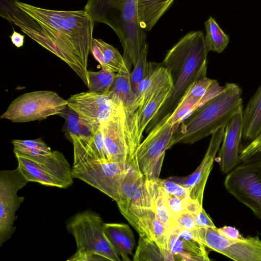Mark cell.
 <instances>
[{"instance_id":"obj_1","label":"cell","mask_w":261,"mask_h":261,"mask_svg":"<svg viewBox=\"0 0 261 261\" xmlns=\"http://www.w3.org/2000/svg\"><path fill=\"white\" fill-rule=\"evenodd\" d=\"M203 33L192 31L182 37L167 53L163 63L173 82L171 93L146 127V132L171 114L185 91L197 80L206 76L208 53Z\"/></svg>"},{"instance_id":"obj_2","label":"cell","mask_w":261,"mask_h":261,"mask_svg":"<svg viewBox=\"0 0 261 261\" xmlns=\"http://www.w3.org/2000/svg\"><path fill=\"white\" fill-rule=\"evenodd\" d=\"M223 90L184 119L174 133L168 146L193 144L212 135L226 126L243 106L242 90L232 83H227Z\"/></svg>"},{"instance_id":"obj_3","label":"cell","mask_w":261,"mask_h":261,"mask_svg":"<svg viewBox=\"0 0 261 261\" xmlns=\"http://www.w3.org/2000/svg\"><path fill=\"white\" fill-rule=\"evenodd\" d=\"M16 5L39 24L58 31L66 37L87 65L93 38L94 21L87 11L46 9L18 1Z\"/></svg>"},{"instance_id":"obj_4","label":"cell","mask_w":261,"mask_h":261,"mask_svg":"<svg viewBox=\"0 0 261 261\" xmlns=\"http://www.w3.org/2000/svg\"><path fill=\"white\" fill-rule=\"evenodd\" d=\"M104 223L100 216L90 210L71 217L66 228L74 238L76 251L67 260H121L105 236Z\"/></svg>"},{"instance_id":"obj_5","label":"cell","mask_w":261,"mask_h":261,"mask_svg":"<svg viewBox=\"0 0 261 261\" xmlns=\"http://www.w3.org/2000/svg\"><path fill=\"white\" fill-rule=\"evenodd\" d=\"M109 162L124 164L137 169L136 150L142 138L139 132L137 112L118 106L110 118L101 123Z\"/></svg>"},{"instance_id":"obj_6","label":"cell","mask_w":261,"mask_h":261,"mask_svg":"<svg viewBox=\"0 0 261 261\" xmlns=\"http://www.w3.org/2000/svg\"><path fill=\"white\" fill-rule=\"evenodd\" d=\"M103 23L119 37L128 68L131 64L134 67L146 39L145 31L139 22L138 0H111Z\"/></svg>"},{"instance_id":"obj_7","label":"cell","mask_w":261,"mask_h":261,"mask_svg":"<svg viewBox=\"0 0 261 261\" xmlns=\"http://www.w3.org/2000/svg\"><path fill=\"white\" fill-rule=\"evenodd\" d=\"M15 154L18 168L29 182L59 188H67L73 182L72 168L59 151L36 156Z\"/></svg>"},{"instance_id":"obj_8","label":"cell","mask_w":261,"mask_h":261,"mask_svg":"<svg viewBox=\"0 0 261 261\" xmlns=\"http://www.w3.org/2000/svg\"><path fill=\"white\" fill-rule=\"evenodd\" d=\"M67 103L54 91L27 92L14 99L0 118L17 123L41 121L59 114L67 107Z\"/></svg>"},{"instance_id":"obj_9","label":"cell","mask_w":261,"mask_h":261,"mask_svg":"<svg viewBox=\"0 0 261 261\" xmlns=\"http://www.w3.org/2000/svg\"><path fill=\"white\" fill-rule=\"evenodd\" d=\"M170 114L166 115L153 127L136 150L137 169L147 181L159 178L165 151L178 127L167 123Z\"/></svg>"},{"instance_id":"obj_10","label":"cell","mask_w":261,"mask_h":261,"mask_svg":"<svg viewBox=\"0 0 261 261\" xmlns=\"http://www.w3.org/2000/svg\"><path fill=\"white\" fill-rule=\"evenodd\" d=\"M226 191L261 220V161L241 163L228 173Z\"/></svg>"},{"instance_id":"obj_11","label":"cell","mask_w":261,"mask_h":261,"mask_svg":"<svg viewBox=\"0 0 261 261\" xmlns=\"http://www.w3.org/2000/svg\"><path fill=\"white\" fill-rule=\"evenodd\" d=\"M128 166L98 160H86L73 164V178L81 179L99 190L116 203L120 201V188Z\"/></svg>"},{"instance_id":"obj_12","label":"cell","mask_w":261,"mask_h":261,"mask_svg":"<svg viewBox=\"0 0 261 261\" xmlns=\"http://www.w3.org/2000/svg\"><path fill=\"white\" fill-rule=\"evenodd\" d=\"M193 232L205 246L234 260L261 261V240L257 236L232 238L216 227H199Z\"/></svg>"},{"instance_id":"obj_13","label":"cell","mask_w":261,"mask_h":261,"mask_svg":"<svg viewBox=\"0 0 261 261\" xmlns=\"http://www.w3.org/2000/svg\"><path fill=\"white\" fill-rule=\"evenodd\" d=\"M28 182L18 167L0 171V246L15 230V213L24 200V197L18 195V191Z\"/></svg>"},{"instance_id":"obj_14","label":"cell","mask_w":261,"mask_h":261,"mask_svg":"<svg viewBox=\"0 0 261 261\" xmlns=\"http://www.w3.org/2000/svg\"><path fill=\"white\" fill-rule=\"evenodd\" d=\"M40 24L34 29L21 25L18 27L25 34L65 62L88 86L87 65L70 40L58 31Z\"/></svg>"},{"instance_id":"obj_15","label":"cell","mask_w":261,"mask_h":261,"mask_svg":"<svg viewBox=\"0 0 261 261\" xmlns=\"http://www.w3.org/2000/svg\"><path fill=\"white\" fill-rule=\"evenodd\" d=\"M118 206L139 236H145L154 241L163 251L166 260H174L169 248L168 230L158 219L153 208L122 205Z\"/></svg>"},{"instance_id":"obj_16","label":"cell","mask_w":261,"mask_h":261,"mask_svg":"<svg viewBox=\"0 0 261 261\" xmlns=\"http://www.w3.org/2000/svg\"><path fill=\"white\" fill-rule=\"evenodd\" d=\"M224 88L225 86H220L217 81L206 76L197 80L185 91L167 118V123L178 126L184 119L221 93Z\"/></svg>"},{"instance_id":"obj_17","label":"cell","mask_w":261,"mask_h":261,"mask_svg":"<svg viewBox=\"0 0 261 261\" xmlns=\"http://www.w3.org/2000/svg\"><path fill=\"white\" fill-rule=\"evenodd\" d=\"M222 127L212 135L211 139L200 164L190 175L187 176H171L168 179L188 189L191 200L202 205L205 187L213 168L216 154L222 143L225 131Z\"/></svg>"},{"instance_id":"obj_18","label":"cell","mask_w":261,"mask_h":261,"mask_svg":"<svg viewBox=\"0 0 261 261\" xmlns=\"http://www.w3.org/2000/svg\"><path fill=\"white\" fill-rule=\"evenodd\" d=\"M67 100L69 108L97 124L107 121L119 106L113 102L109 91L107 93L82 92L71 95Z\"/></svg>"},{"instance_id":"obj_19","label":"cell","mask_w":261,"mask_h":261,"mask_svg":"<svg viewBox=\"0 0 261 261\" xmlns=\"http://www.w3.org/2000/svg\"><path fill=\"white\" fill-rule=\"evenodd\" d=\"M243 110L242 108L239 110L225 127L218 156V164L223 174H227L241 163L240 152L243 133Z\"/></svg>"},{"instance_id":"obj_20","label":"cell","mask_w":261,"mask_h":261,"mask_svg":"<svg viewBox=\"0 0 261 261\" xmlns=\"http://www.w3.org/2000/svg\"><path fill=\"white\" fill-rule=\"evenodd\" d=\"M117 204L153 208L147 180L133 167H127L121 185L120 201Z\"/></svg>"},{"instance_id":"obj_21","label":"cell","mask_w":261,"mask_h":261,"mask_svg":"<svg viewBox=\"0 0 261 261\" xmlns=\"http://www.w3.org/2000/svg\"><path fill=\"white\" fill-rule=\"evenodd\" d=\"M169 86H173L172 80L163 63L148 62L146 75L139 85L131 108L127 110L131 113L136 112L152 95Z\"/></svg>"},{"instance_id":"obj_22","label":"cell","mask_w":261,"mask_h":261,"mask_svg":"<svg viewBox=\"0 0 261 261\" xmlns=\"http://www.w3.org/2000/svg\"><path fill=\"white\" fill-rule=\"evenodd\" d=\"M168 246L174 260H210L206 246L195 238L193 230L179 229L170 233Z\"/></svg>"},{"instance_id":"obj_23","label":"cell","mask_w":261,"mask_h":261,"mask_svg":"<svg viewBox=\"0 0 261 261\" xmlns=\"http://www.w3.org/2000/svg\"><path fill=\"white\" fill-rule=\"evenodd\" d=\"M103 232L113 250L123 261H128L135 245L134 233L126 224L104 223Z\"/></svg>"},{"instance_id":"obj_24","label":"cell","mask_w":261,"mask_h":261,"mask_svg":"<svg viewBox=\"0 0 261 261\" xmlns=\"http://www.w3.org/2000/svg\"><path fill=\"white\" fill-rule=\"evenodd\" d=\"M90 52L101 69L116 73H130L129 68L118 50L102 40L93 38Z\"/></svg>"},{"instance_id":"obj_25","label":"cell","mask_w":261,"mask_h":261,"mask_svg":"<svg viewBox=\"0 0 261 261\" xmlns=\"http://www.w3.org/2000/svg\"><path fill=\"white\" fill-rule=\"evenodd\" d=\"M58 115L65 119L63 131L65 137L71 142L73 137H77L86 141L90 140L101 125L81 117L68 107Z\"/></svg>"},{"instance_id":"obj_26","label":"cell","mask_w":261,"mask_h":261,"mask_svg":"<svg viewBox=\"0 0 261 261\" xmlns=\"http://www.w3.org/2000/svg\"><path fill=\"white\" fill-rule=\"evenodd\" d=\"M243 139L249 142L261 132V84L243 110Z\"/></svg>"},{"instance_id":"obj_27","label":"cell","mask_w":261,"mask_h":261,"mask_svg":"<svg viewBox=\"0 0 261 261\" xmlns=\"http://www.w3.org/2000/svg\"><path fill=\"white\" fill-rule=\"evenodd\" d=\"M174 0H138V12L141 27L150 31Z\"/></svg>"},{"instance_id":"obj_28","label":"cell","mask_w":261,"mask_h":261,"mask_svg":"<svg viewBox=\"0 0 261 261\" xmlns=\"http://www.w3.org/2000/svg\"><path fill=\"white\" fill-rule=\"evenodd\" d=\"M173 86L164 88L152 95L142 108L137 111L140 135L144 130L169 97Z\"/></svg>"},{"instance_id":"obj_29","label":"cell","mask_w":261,"mask_h":261,"mask_svg":"<svg viewBox=\"0 0 261 261\" xmlns=\"http://www.w3.org/2000/svg\"><path fill=\"white\" fill-rule=\"evenodd\" d=\"M157 180L147 181V186L152 197L153 209L156 216L158 219L166 226L169 234L176 231L180 228L165 202L161 189Z\"/></svg>"},{"instance_id":"obj_30","label":"cell","mask_w":261,"mask_h":261,"mask_svg":"<svg viewBox=\"0 0 261 261\" xmlns=\"http://www.w3.org/2000/svg\"><path fill=\"white\" fill-rule=\"evenodd\" d=\"M129 74L117 73L109 92L113 102L117 106L122 105L129 110L135 98L129 83Z\"/></svg>"},{"instance_id":"obj_31","label":"cell","mask_w":261,"mask_h":261,"mask_svg":"<svg viewBox=\"0 0 261 261\" xmlns=\"http://www.w3.org/2000/svg\"><path fill=\"white\" fill-rule=\"evenodd\" d=\"M204 25L206 32L204 40L207 50L221 53L229 42V36L224 33L212 16L205 21Z\"/></svg>"},{"instance_id":"obj_32","label":"cell","mask_w":261,"mask_h":261,"mask_svg":"<svg viewBox=\"0 0 261 261\" xmlns=\"http://www.w3.org/2000/svg\"><path fill=\"white\" fill-rule=\"evenodd\" d=\"M18 0H1L0 16L18 27L24 25L33 28L39 24L17 6Z\"/></svg>"},{"instance_id":"obj_33","label":"cell","mask_w":261,"mask_h":261,"mask_svg":"<svg viewBox=\"0 0 261 261\" xmlns=\"http://www.w3.org/2000/svg\"><path fill=\"white\" fill-rule=\"evenodd\" d=\"M134 261L166 260L164 253L152 240L139 236L138 245L134 256Z\"/></svg>"},{"instance_id":"obj_34","label":"cell","mask_w":261,"mask_h":261,"mask_svg":"<svg viewBox=\"0 0 261 261\" xmlns=\"http://www.w3.org/2000/svg\"><path fill=\"white\" fill-rule=\"evenodd\" d=\"M15 154L28 156H41L50 153V148L42 140L38 138L34 140H13Z\"/></svg>"},{"instance_id":"obj_35","label":"cell","mask_w":261,"mask_h":261,"mask_svg":"<svg viewBox=\"0 0 261 261\" xmlns=\"http://www.w3.org/2000/svg\"><path fill=\"white\" fill-rule=\"evenodd\" d=\"M116 73L101 69L98 71H88V91L96 93H107L111 87Z\"/></svg>"},{"instance_id":"obj_36","label":"cell","mask_w":261,"mask_h":261,"mask_svg":"<svg viewBox=\"0 0 261 261\" xmlns=\"http://www.w3.org/2000/svg\"><path fill=\"white\" fill-rule=\"evenodd\" d=\"M148 50V45L145 42L140 53L138 61L134 68L129 74V83L133 93L136 95L139 85L145 77L146 71L147 63V57Z\"/></svg>"},{"instance_id":"obj_37","label":"cell","mask_w":261,"mask_h":261,"mask_svg":"<svg viewBox=\"0 0 261 261\" xmlns=\"http://www.w3.org/2000/svg\"><path fill=\"white\" fill-rule=\"evenodd\" d=\"M241 163L261 161V132L240 152Z\"/></svg>"},{"instance_id":"obj_38","label":"cell","mask_w":261,"mask_h":261,"mask_svg":"<svg viewBox=\"0 0 261 261\" xmlns=\"http://www.w3.org/2000/svg\"><path fill=\"white\" fill-rule=\"evenodd\" d=\"M111 0H89L85 10L94 21L104 22Z\"/></svg>"},{"instance_id":"obj_39","label":"cell","mask_w":261,"mask_h":261,"mask_svg":"<svg viewBox=\"0 0 261 261\" xmlns=\"http://www.w3.org/2000/svg\"><path fill=\"white\" fill-rule=\"evenodd\" d=\"M157 181L160 187L167 193L176 196L186 202L191 200L188 189L180 185L168 178H159Z\"/></svg>"},{"instance_id":"obj_40","label":"cell","mask_w":261,"mask_h":261,"mask_svg":"<svg viewBox=\"0 0 261 261\" xmlns=\"http://www.w3.org/2000/svg\"><path fill=\"white\" fill-rule=\"evenodd\" d=\"M161 189L165 202L174 217L186 211L187 206L191 200L189 202L185 201L176 196L167 193L161 188Z\"/></svg>"},{"instance_id":"obj_41","label":"cell","mask_w":261,"mask_h":261,"mask_svg":"<svg viewBox=\"0 0 261 261\" xmlns=\"http://www.w3.org/2000/svg\"><path fill=\"white\" fill-rule=\"evenodd\" d=\"M174 218L179 227L181 229L194 230L198 228L193 214L191 213L185 212Z\"/></svg>"},{"instance_id":"obj_42","label":"cell","mask_w":261,"mask_h":261,"mask_svg":"<svg viewBox=\"0 0 261 261\" xmlns=\"http://www.w3.org/2000/svg\"><path fill=\"white\" fill-rule=\"evenodd\" d=\"M196 224L199 227H215L216 226L203 208L193 214Z\"/></svg>"},{"instance_id":"obj_43","label":"cell","mask_w":261,"mask_h":261,"mask_svg":"<svg viewBox=\"0 0 261 261\" xmlns=\"http://www.w3.org/2000/svg\"><path fill=\"white\" fill-rule=\"evenodd\" d=\"M220 231L225 236L232 238H243L240 234L239 231L236 228L231 227L225 226L223 227L219 228Z\"/></svg>"},{"instance_id":"obj_44","label":"cell","mask_w":261,"mask_h":261,"mask_svg":"<svg viewBox=\"0 0 261 261\" xmlns=\"http://www.w3.org/2000/svg\"><path fill=\"white\" fill-rule=\"evenodd\" d=\"M10 38L12 44L17 48L23 46L24 42V35L13 30V33L10 36Z\"/></svg>"}]
</instances>
